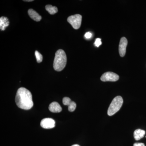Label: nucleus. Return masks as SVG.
<instances>
[{
	"label": "nucleus",
	"instance_id": "obj_5",
	"mask_svg": "<svg viewBox=\"0 0 146 146\" xmlns=\"http://www.w3.org/2000/svg\"><path fill=\"white\" fill-rule=\"evenodd\" d=\"M119 77L117 74L112 72L104 73L101 77V80L103 82H115L117 81Z\"/></svg>",
	"mask_w": 146,
	"mask_h": 146
},
{
	"label": "nucleus",
	"instance_id": "obj_4",
	"mask_svg": "<svg viewBox=\"0 0 146 146\" xmlns=\"http://www.w3.org/2000/svg\"><path fill=\"white\" fill-rule=\"evenodd\" d=\"M82 16L80 14H75L70 16L68 18V21L73 28L78 29L81 26Z\"/></svg>",
	"mask_w": 146,
	"mask_h": 146
},
{
	"label": "nucleus",
	"instance_id": "obj_1",
	"mask_svg": "<svg viewBox=\"0 0 146 146\" xmlns=\"http://www.w3.org/2000/svg\"><path fill=\"white\" fill-rule=\"evenodd\" d=\"M15 102L18 107L26 110L31 109L33 106L31 92L24 87L18 89Z\"/></svg>",
	"mask_w": 146,
	"mask_h": 146
},
{
	"label": "nucleus",
	"instance_id": "obj_14",
	"mask_svg": "<svg viewBox=\"0 0 146 146\" xmlns=\"http://www.w3.org/2000/svg\"><path fill=\"white\" fill-rule=\"evenodd\" d=\"M35 55L36 56V61L37 63H40L42 62L43 60V56L41 53H40L39 52L37 51H35Z\"/></svg>",
	"mask_w": 146,
	"mask_h": 146
},
{
	"label": "nucleus",
	"instance_id": "obj_12",
	"mask_svg": "<svg viewBox=\"0 0 146 146\" xmlns=\"http://www.w3.org/2000/svg\"><path fill=\"white\" fill-rule=\"evenodd\" d=\"M46 9L51 15H54L58 12V8L56 7L52 6V5H48L46 6Z\"/></svg>",
	"mask_w": 146,
	"mask_h": 146
},
{
	"label": "nucleus",
	"instance_id": "obj_7",
	"mask_svg": "<svg viewBox=\"0 0 146 146\" xmlns=\"http://www.w3.org/2000/svg\"><path fill=\"white\" fill-rule=\"evenodd\" d=\"M127 45V39L125 37H122L120 40L119 47V53L121 57H123L125 55Z\"/></svg>",
	"mask_w": 146,
	"mask_h": 146
},
{
	"label": "nucleus",
	"instance_id": "obj_11",
	"mask_svg": "<svg viewBox=\"0 0 146 146\" xmlns=\"http://www.w3.org/2000/svg\"><path fill=\"white\" fill-rule=\"evenodd\" d=\"M9 21L6 17H1L0 18V28L1 31H4L9 25Z\"/></svg>",
	"mask_w": 146,
	"mask_h": 146
},
{
	"label": "nucleus",
	"instance_id": "obj_19",
	"mask_svg": "<svg viewBox=\"0 0 146 146\" xmlns=\"http://www.w3.org/2000/svg\"><path fill=\"white\" fill-rule=\"evenodd\" d=\"M26 1V2H32L33 1V0H27V1Z\"/></svg>",
	"mask_w": 146,
	"mask_h": 146
},
{
	"label": "nucleus",
	"instance_id": "obj_16",
	"mask_svg": "<svg viewBox=\"0 0 146 146\" xmlns=\"http://www.w3.org/2000/svg\"><path fill=\"white\" fill-rule=\"evenodd\" d=\"M101 39L100 38H97L96 39L94 44L97 47H99L102 44Z\"/></svg>",
	"mask_w": 146,
	"mask_h": 146
},
{
	"label": "nucleus",
	"instance_id": "obj_8",
	"mask_svg": "<svg viewBox=\"0 0 146 146\" xmlns=\"http://www.w3.org/2000/svg\"><path fill=\"white\" fill-rule=\"evenodd\" d=\"M50 111L54 113H58L62 111V108L57 102H53L49 106Z\"/></svg>",
	"mask_w": 146,
	"mask_h": 146
},
{
	"label": "nucleus",
	"instance_id": "obj_17",
	"mask_svg": "<svg viewBox=\"0 0 146 146\" xmlns=\"http://www.w3.org/2000/svg\"><path fill=\"white\" fill-rule=\"evenodd\" d=\"M92 36V33H91L90 32H88L86 33H85L84 36L86 37V39H90Z\"/></svg>",
	"mask_w": 146,
	"mask_h": 146
},
{
	"label": "nucleus",
	"instance_id": "obj_6",
	"mask_svg": "<svg viewBox=\"0 0 146 146\" xmlns=\"http://www.w3.org/2000/svg\"><path fill=\"white\" fill-rule=\"evenodd\" d=\"M40 125L44 129H51L55 126V122L51 118H45L41 121Z\"/></svg>",
	"mask_w": 146,
	"mask_h": 146
},
{
	"label": "nucleus",
	"instance_id": "obj_10",
	"mask_svg": "<svg viewBox=\"0 0 146 146\" xmlns=\"http://www.w3.org/2000/svg\"><path fill=\"white\" fill-rule=\"evenodd\" d=\"M145 134V130L138 129L134 131L133 136L135 140L138 141L141 138H143Z\"/></svg>",
	"mask_w": 146,
	"mask_h": 146
},
{
	"label": "nucleus",
	"instance_id": "obj_2",
	"mask_svg": "<svg viewBox=\"0 0 146 146\" xmlns=\"http://www.w3.org/2000/svg\"><path fill=\"white\" fill-rule=\"evenodd\" d=\"M67 58L66 54L63 50H58L55 53L53 63L55 70L60 72L65 68L67 64Z\"/></svg>",
	"mask_w": 146,
	"mask_h": 146
},
{
	"label": "nucleus",
	"instance_id": "obj_3",
	"mask_svg": "<svg viewBox=\"0 0 146 146\" xmlns=\"http://www.w3.org/2000/svg\"><path fill=\"white\" fill-rule=\"evenodd\" d=\"M123 99L121 96H117L114 98L111 102L108 110V115L110 116L115 115L122 106Z\"/></svg>",
	"mask_w": 146,
	"mask_h": 146
},
{
	"label": "nucleus",
	"instance_id": "obj_18",
	"mask_svg": "<svg viewBox=\"0 0 146 146\" xmlns=\"http://www.w3.org/2000/svg\"><path fill=\"white\" fill-rule=\"evenodd\" d=\"M133 146H145L143 143H135L133 144Z\"/></svg>",
	"mask_w": 146,
	"mask_h": 146
},
{
	"label": "nucleus",
	"instance_id": "obj_9",
	"mask_svg": "<svg viewBox=\"0 0 146 146\" xmlns=\"http://www.w3.org/2000/svg\"><path fill=\"white\" fill-rule=\"evenodd\" d=\"M28 12L29 16L31 17V18L34 21H36V22H39L42 20V17L33 9H29Z\"/></svg>",
	"mask_w": 146,
	"mask_h": 146
},
{
	"label": "nucleus",
	"instance_id": "obj_15",
	"mask_svg": "<svg viewBox=\"0 0 146 146\" xmlns=\"http://www.w3.org/2000/svg\"><path fill=\"white\" fill-rule=\"evenodd\" d=\"M72 101L68 97H65V98H63V104L65 106L69 105Z\"/></svg>",
	"mask_w": 146,
	"mask_h": 146
},
{
	"label": "nucleus",
	"instance_id": "obj_20",
	"mask_svg": "<svg viewBox=\"0 0 146 146\" xmlns=\"http://www.w3.org/2000/svg\"><path fill=\"white\" fill-rule=\"evenodd\" d=\"M72 146H80V145H72Z\"/></svg>",
	"mask_w": 146,
	"mask_h": 146
},
{
	"label": "nucleus",
	"instance_id": "obj_13",
	"mask_svg": "<svg viewBox=\"0 0 146 146\" xmlns=\"http://www.w3.org/2000/svg\"><path fill=\"white\" fill-rule=\"evenodd\" d=\"M68 110L70 112H74L75 110L76 107V104L75 102L72 101L71 102L70 104L68 106Z\"/></svg>",
	"mask_w": 146,
	"mask_h": 146
}]
</instances>
